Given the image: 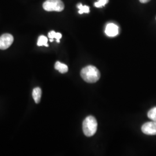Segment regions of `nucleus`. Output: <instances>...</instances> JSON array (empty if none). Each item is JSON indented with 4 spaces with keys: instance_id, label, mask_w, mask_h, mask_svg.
<instances>
[{
    "instance_id": "nucleus-14",
    "label": "nucleus",
    "mask_w": 156,
    "mask_h": 156,
    "mask_svg": "<svg viewBox=\"0 0 156 156\" xmlns=\"http://www.w3.org/2000/svg\"><path fill=\"white\" fill-rule=\"evenodd\" d=\"M151 0H140V2L142 4H145V3H147L148 2H149Z\"/></svg>"
},
{
    "instance_id": "nucleus-15",
    "label": "nucleus",
    "mask_w": 156,
    "mask_h": 156,
    "mask_svg": "<svg viewBox=\"0 0 156 156\" xmlns=\"http://www.w3.org/2000/svg\"><path fill=\"white\" fill-rule=\"evenodd\" d=\"M50 42H53V39H50Z\"/></svg>"
},
{
    "instance_id": "nucleus-8",
    "label": "nucleus",
    "mask_w": 156,
    "mask_h": 156,
    "mask_svg": "<svg viewBox=\"0 0 156 156\" xmlns=\"http://www.w3.org/2000/svg\"><path fill=\"white\" fill-rule=\"evenodd\" d=\"M55 68L56 69L62 73H67L68 71V68L67 67V65L59 62H56L55 65Z\"/></svg>"
},
{
    "instance_id": "nucleus-13",
    "label": "nucleus",
    "mask_w": 156,
    "mask_h": 156,
    "mask_svg": "<svg viewBox=\"0 0 156 156\" xmlns=\"http://www.w3.org/2000/svg\"><path fill=\"white\" fill-rule=\"evenodd\" d=\"M56 35H57V33H56L55 31H51L48 34V37L50 39H53L54 38L56 39Z\"/></svg>"
},
{
    "instance_id": "nucleus-2",
    "label": "nucleus",
    "mask_w": 156,
    "mask_h": 156,
    "mask_svg": "<svg viewBox=\"0 0 156 156\" xmlns=\"http://www.w3.org/2000/svg\"><path fill=\"white\" fill-rule=\"evenodd\" d=\"M98 124L95 118L92 116L86 117L83 122V131L86 136L94 135L97 129Z\"/></svg>"
},
{
    "instance_id": "nucleus-11",
    "label": "nucleus",
    "mask_w": 156,
    "mask_h": 156,
    "mask_svg": "<svg viewBox=\"0 0 156 156\" xmlns=\"http://www.w3.org/2000/svg\"><path fill=\"white\" fill-rule=\"evenodd\" d=\"M147 116L153 121L156 122V107L151 109V110L148 112Z\"/></svg>"
},
{
    "instance_id": "nucleus-4",
    "label": "nucleus",
    "mask_w": 156,
    "mask_h": 156,
    "mask_svg": "<svg viewBox=\"0 0 156 156\" xmlns=\"http://www.w3.org/2000/svg\"><path fill=\"white\" fill-rule=\"evenodd\" d=\"M13 37L10 34H4L0 37V49L5 50L13 42Z\"/></svg>"
},
{
    "instance_id": "nucleus-1",
    "label": "nucleus",
    "mask_w": 156,
    "mask_h": 156,
    "mask_svg": "<svg viewBox=\"0 0 156 156\" xmlns=\"http://www.w3.org/2000/svg\"><path fill=\"white\" fill-rule=\"evenodd\" d=\"M80 75L84 81L87 83H95L100 78L101 74L99 70L93 66H89L83 68Z\"/></svg>"
},
{
    "instance_id": "nucleus-6",
    "label": "nucleus",
    "mask_w": 156,
    "mask_h": 156,
    "mask_svg": "<svg viewBox=\"0 0 156 156\" xmlns=\"http://www.w3.org/2000/svg\"><path fill=\"white\" fill-rule=\"evenodd\" d=\"M119 33V28L117 25L113 23H109L106 26L105 34L108 36L113 37L116 36Z\"/></svg>"
},
{
    "instance_id": "nucleus-5",
    "label": "nucleus",
    "mask_w": 156,
    "mask_h": 156,
    "mask_svg": "<svg viewBox=\"0 0 156 156\" xmlns=\"http://www.w3.org/2000/svg\"><path fill=\"white\" fill-rule=\"evenodd\" d=\"M142 131L148 135H156V122H149L145 123L142 126Z\"/></svg>"
},
{
    "instance_id": "nucleus-12",
    "label": "nucleus",
    "mask_w": 156,
    "mask_h": 156,
    "mask_svg": "<svg viewBox=\"0 0 156 156\" xmlns=\"http://www.w3.org/2000/svg\"><path fill=\"white\" fill-rule=\"evenodd\" d=\"M109 2V0H99L97 2H95L94 6L97 8H101L106 5Z\"/></svg>"
},
{
    "instance_id": "nucleus-10",
    "label": "nucleus",
    "mask_w": 156,
    "mask_h": 156,
    "mask_svg": "<svg viewBox=\"0 0 156 156\" xmlns=\"http://www.w3.org/2000/svg\"><path fill=\"white\" fill-rule=\"evenodd\" d=\"M77 8L79 9V13L83 14L84 13H89L90 12V8L88 6L83 5L81 3L78 4L77 5Z\"/></svg>"
},
{
    "instance_id": "nucleus-3",
    "label": "nucleus",
    "mask_w": 156,
    "mask_h": 156,
    "mask_svg": "<svg viewBox=\"0 0 156 156\" xmlns=\"http://www.w3.org/2000/svg\"><path fill=\"white\" fill-rule=\"evenodd\" d=\"M43 8L46 11L62 12L64 9V4L62 0H46Z\"/></svg>"
},
{
    "instance_id": "nucleus-7",
    "label": "nucleus",
    "mask_w": 156,
    "mask_h": 156,
    "mask_svg": "<svg viewBox=\"0 0 156 156\" xmlns=\"http://www.w3.org/2000/svg\"><path fill=\"white\" fill-rule=\"evenodd\" d=\"M42 96V90L39 87H36L33 90V97L36 104H38Z\"/></svg>"
},
{
    "instance_id": "nucleus-9",
    "label": "nucleus",
    "mask_w": 156,
    "mask_h": 156,
    "mask_svg": "<svg viewBox=\"0 0 156 156\" xmlns=\"http://www.w3.org/2000/svg\"><path fill=\"white\" fill-rule=\"evenodd\" d=\"M48 39L47 37H46L44 35H41L38 39L37 45L39 46H45L46 47H48L49 45L48 44Z\"/></svg>"
}]
</instances>
